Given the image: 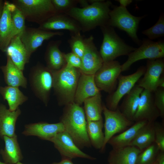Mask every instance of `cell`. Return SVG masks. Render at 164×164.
<instances>
[{
  "instance_id": "obj_1",
  "label": "cell",
  "mask_w": 164,
  "mask_h": 164,
  "mask_svg": "<svg viewBox=\"0 0 164 164\" xmlns=\"http://www.w3.org/2000/svg\"><path fill=\"white\" fill-rule=\"evenodd\" d=\"M90 5L84 8H73L65 14L75 20L80 24L82 31H90L97 26L107 25L110 7L109 0H88Z\"/></svg>"
},
{
  "instance_id": "obj_2",
  "label": "cell",
  "mask_w": 164,
  "mask_h": 164,
  "mask_svg": "<svg viewBox=\"0 0 164 164\" xmlns=\"http://www.w3.org/2000/svg\"><path fill=\"white\" fill-rule=\"evenodd\" d=\"M60 121L80 149L91 146L87 132L86 115L80 105L73 102L65 106Z\"/></svg>"
},
{
  "instance_id": "obj_3",
  "label": "cell",
  "mask_w": 164,
  "mask_h": 164,
  "mask_svg": "<svg viewBox=\"0 0 164 164\" xmlns=\"http://www.w3.org/2000/svg\"><path fill=\"white\" fill-rule=\"evenodd\" d=\"M53 72V88L58 104L65 106L74 102L78 81L81 73L80 70L66 65L60 70Z\"/></svg>"
},
{
  "instance_id": "obj_4",
  "label": "cell",
  "mask_w": 164,
  "mask_h": 164,
  "mask_svg": "<svg viewBox=\"0 0 164 164\" xmlns=\"http://www.w3.org/2000/svg\"><path fill=\"white\" fill-rule=\"evenodd\" d=\"M100 27L103 39L99 52L103 62L115 60L120 56L128 55L136 49L126 43L114 28L108 25Z\"/></svg>"
},
{
  "instance_id": "obj_5",
  "label": "cell",
  "mask_w": 164,
  "mask_h": 164,
  "mask_svg": "<svg viewBox=\"0 0 164 164\" xmlns=\"http://www.w3.org/2000/svg\"><path fill=\"white\" fill-rule=\"evenodd\" d=\"M29 83L36 97L47 106L53 86V71L38 62L30 69Z\"/></svg>"
},
{
  "instance_id": "obj_6",
  "label": "cell",
  "mask_w": 164,
  "mask_h": 164,
  "mask_svg": "<svg viewBox=\"0 0 164 164\" xmlns=\"http://www.w3.org/2000/svg\"><path fill=\"white\" fill-rule=\"evenodd\" d=\"M12 3L21 11L26 20L39 25L56 14L51 0H13Z\"/></svg>"
},
{
  "instance_id": "obj_7",
  "label": "cell",
  "mask_w": 164,
  "mask_h": 164,
  "mask_svg": "<svg viewBox=\"0 0 164 164\" xmlns=\"http://www.w3.org/2000/svg\"><path fill=\"white\" fill-rule=\"evenodd\" d=\"M109 13L107 25L123 31L138 45L142 43L137 35L139 24L145 15L136 16L131 14L126 8L120 6H113Z\"/></svg>"
},
{
  "instance_id": "obj_8",
  "label": "cell",
  "mask_w": 164,
  "mask_h": 164,
  "mask_svg": "<svg viewBox=\"0 0 164 164\" xmlns=\"http://www.w3.org/2000/svg\"><path fill=\"white\" fill-rule=\"evenodd\" d=\"M128 56L127 60L121 65L122 72L128 70L133 63L139 60L163 58L164 57V42L162 40L155 42L145 39L138 48Z\"/></svg>"
},
{
  "instance_id": "obj_9",
  "label": "cell",
  "mask_w": 164,
  "mask_h": 164,
  "mask_svg": "<svg viewBox=\"0 0 164 164\" xmlns=\"http://www.w3.org/2000/svg\"><path fill=\"white\" fill-rule=\"evenodd\" d=\"M103 113L105 121L104 139L101 152L104 151L106 145L109 140L115 134L125 131L134 123L127 119L121 113L118 107L115 111L108 109L105 105H103Z\"/></svg>"
},
{
  "instance_id": "obj_10",
  "label": "cell",
  "mask_w": 164,
  "mask_h": 164,
  "mask_svg": "<svg viewBox=\"0 0 164 164\" xmlns=\"http://www.w3.org/2000/svg\"><path fill=\"white\" fill-rule=\"evenodd\" d=\"M121 72V65L118 61L104 62L94 74L97 86L100 91L111 94L115 90L118 78Z\"/></svg>"
},
{
  "instance_id": "obj_11",
  "label": "cell",
  "mask_w": 164,
  "mask_h": 164,
  "mask_svg": "<svg viewBox=\"0 0 164 164\" xmlns=\"http://www.w3.org/2000/svg\"><path fill=\"white\" fill-rule=\"evenodd\" d=\"M146 67L141 66L132 74L127 75H120L118 79V87L110 94L106 101V107L111 111H115L122 98L128 94L144 74Z\"/></svg>"
},
{
  "instance_id": "obj_12",
  "label": "cell",
  "mask_w": 164,
  "mask_h": 164,
  "mask_svg": "<svg viewBox=\"0 0 164 164\" xmlns=\"http://www.w3.org/2000/svg\"><path fill=\"white\" fill-rule=\"evenodd\" d=\"M50 141L53 143L55 147L60 154L62 159L72 160L73 159L80 158L91 160L96 159L82 152L65 131L59 133Z\"/></svg>"
},
{
  "instance_id": "obj_13",
  "label": "cell",
  "mask_w": 164,
  "mask_h": 164,
  "mask_svg": "<svg viewBox=\"0 0 164 164\" xmlns=\"http://www.w3.org/2000/svg\"><path fill=\"white\" fill-rule=\"evenodd\" d=\"M60 31H48L39 28L26 27L20 35V39L30 55L41 46L44 42L56 36H61Z\"/></svg>"
},
{
  "instance_id": "obj_14",
  "label": "cell",
  "mask_w": 164,
  "mask_h": 164,
  "mask_svg": "<svg viewBox=\"0 0 164 164\" xmlns=\"http://www.w3.org/2000/svg\"><path fill=\"white\" fill-rule=\"evenodd\" d=\"M94 39L92 35L85 38V50L81 58L82 66L80 69L81 73L85 74L94 75L103 63Z\"/></svg>"
},
{
  "instance_id": "obj_15",
  "label": "cell",
  "mask_w": 164,
  "mask_h": 164,
  "mask_svg": "<svg viewBox=\"0 0 164 164\" xmlns=\"http://www.w3.org/2000/svg\"><path fill=\"white\" fill-rule=\"evenodd\" d=\"M143 77L138 86L153 93L158 88V83L164 70V61L162 58L148 60Z\"/></svg>"
},
{
  "instance_id": "obj_16",
  "label": "cell",
  "mask_w": 164,
  "mask_h": 164,
  "mask_svg": "<svg viewBox=\"0 0 164 164\" xmlns=\"http://www.w3.org/2000/svg\"><path fill=\"white\" fill-rule=\"evenodd\" d=\"M22 134L26 136H35L42 140L50 141L59 133L65 131L62 123H56L45 122L30 123L25 125Z\"/></svg>"
},
{
  "instance_id": "obj_17",
  "label": "cell",
  "mask_w": 164,
  "mask_h": 164,
  "mask_svg": "<svg viewBox=\"0 0 164 164\" xmlns=\"http://www.w3.org/2000/svg\"><path fill=\"white\" fill-rule=\"evenodd\" d=\"M39 28L48 31L66 30L70 35L80 33L81 27L73 18L65 13L56 14L39 25Z\"/></svg>"
},
{
  "instance_id": "obj_18",
  "label": "cell",
  "mask_w": 164,
  "mask_h": 164,
  "mask_svg": "<svg viewBox=\"0 0 164 164\" xmlns=\"http://www.w3.org/2000/svg\"><path fill=\"white\" fill-rule=\"evenodd\" d=\"M159 116V112L154 104L152 93L143 89L141 94L133 121L144 120L149 122H154Z\"/></svg>"
},
{
  "instance_id": "obj_19",
  "label": "cell",
  "mask_w": 164,
  "mask_h": 164,
  "mask_svg": "<svg viewBox=\"0 0 164 164\" xmlns=\"http://www.w3.org/2000/svg\"><path fill=\"white\" fill-rule=\"evenodd\" d=\"M5 53L12 62L22 71L25 65L29 62L31 56L22 42L19 35L15 36L11 39Z\"/></svg>"
},
{
  "instance_id": "obj_20",
  "label": "cell",
  "mask_w": 164,
  "mask_h": 164,
  "mask_svg": "<svg viewBox=\"0 0 164 164\" xmlns=\"http://www.w3.org/2000/svg\"><path fill=\"white\" fill-rule=\"evenodd\" d=\"M100 92L95 82L94 75L81 73L78 81L74 102L81 106L85 100Z\"/></svg>"
},
{
  "instance_id": "obj_21",
  "label": "cell",
  "mask_w": 164,
  "mask_h": 164,
  "mask_svg": "<svg viewBox=\"0 0 164 164\" xmlns=\"http://www.w3.org/2000/svg\"><path fill=\"white\" fill-rule=\"evenodd\" d=\"M21 111L19 108L11 111L3 104H0V137L4 136L13 137L16 135L15 125L17 120L21 114Z\"/></svg>"
},
{
  "instance_id": "obj_22",
  "label": "cell",
  "mask_w": 164,
  "mask_h": 164,
  "mask_svg": "<svg viewBox=\"0 0 164 164\" xmlns=\"http://www.w3.org/2000/svg\"><path fill=\"white\" fill-rule=\"evenodd\" d=\"M61 43L60 40L52 41L46 47L44 56L46 66L53 71L60 70L66 64L65 53L59 49Z\"/></svg>"
},
{
  "instance_id": "obj_23",
  "label": "cell",
  "mask_w": 164,
  "mask_h": 164,
  "mask_svg": "<svg viewBox=\"0 0 164 164\" xmlns=\"http://www.w3.org/2000/svg\"><path fill=\"white\" fill-rule=\"evenodd\" d=\"M0 69L8 86L27 88V80L23 71L18 68L8 56H7L6 64L0 66Z\"/></svg>"
},
{
  "instance_id": "obj_24",
  "label": "cell",
  "mask_w": 164,
  "mask_h": 164,
  "mask_svg": "<svg viewBox=\"0 0 164 164\" xmlns=\"http://www.w3.org/2000/svg\"><path fill=\"white\" fill-rule=\"evenodd\" d=\"M133 146L113 149L108 158L109 164H136L137 157L141 152Z\"/></svg>"
},
{
  "instance_id": "obj_25",
  "label": "cell",
  "mask_w": 164,
  "mask_h": 164,
  "mask_svg": "<svg viewBox=\"0 0 164 164\" xmlns=\"http://www.w3.org/2000/svg\"><path fill=\"white\" fill-rule=\"evenodd\" d=\"M9 1H4L3 12L0 19V50L5 53L12 37L13 27Z\"/></svg>"
},
{
  "instance_id": "obj_26",
  "label": "cell",
  "mask_w": 164,
  "mask_h": 164,
  "mask_svg": "<svg viewBox=\"0 0 164 164\" xmlns=\"http://www.w3.org/2000/svg\"><path fill=\"white\" fill-rule=\"evenodd\" d=\"M5 146L0 150V154L4 162L8 164H16L22 161L23 156L18 141L17 136H4Z\"/></svg>"
},
{
  "instance_id": "obj_27",
  "label": "cell",
  "mask_w": 164,
  "mask_h": 164,
  "mask_svg": "<svg viewBox=\"0 0 164 164\" xmlns=\"http://www.w3.org/2000/svg\"><path fill=\"white\" fill-rule=\"evenodd\" d=\"M148 122L140 121L135 122L128 128L121 133L112 137L108 143L111 145L113 149L121 148L130 144L139 130Z\"/></svg>"
},
{
  "instance_id": "obj_28",
  "label": "cell",
  "mask_w": 164,
  "mask_h": 164,
  "mask_svg": "<svg viewBox=\"0 0 164 164\" xmlns=\"http://www.w3.org/2000/svg\"><path fill=\"white\" fill-rule=\"evenodd\" d=\"M143 89L135 85L126 95L120 108V110L128 120L133 121L137 111L141 94Z\"/></svg>"
},
{
  "instance_id": "obj_29",
  "label": "cell",
  "mask_w": 164,
  "mask_h": 164,
  "mask_svg": "<svg viewBox=\"0 0 164 164\" xmlns=\"http://www.w3.org/2000/svg\"><path fill=\"white\" fill-rule=\"evenodd\" d=\"M0 94L3 99L7 101L9 110H16L28 99L19 90V87L9 86H0Z\"/></svg>"
},
{
  "instance_id": "obj_30",
  "label": "cell",
  "mask_w": 164,
  "mask_h": 164,
  "mask_svg": "<svg viewBox=\"0 0 164 164\" xmlns=\"http://www.w3.org/2000/svg\"><path fill=\"white\" fill-rule=\"evenodd\" d=\"M154 122H148L144 126L139 130L129 145L135 146L142 151L154 143Z\"/></svg>"
},
{
  "instance_id": "obj_31",
  "label": "cell",
  "mask_w": 164,
  "mask_h": 164,
  "mask_svg": "<svg viewBox=\"0 0 164 164\" xmlns=\"http://www.w3.org/2000/svg\"><path fill=\"white\" fill-rule=\"evenodd\" d=\"M104 126L103 118L96 121H87V130L91 145L97 149H101L104 136L103 132Z\"/></svg>"
},
{
  "instance_id": "obj_32",
  "label": "cell",
  "mask_w": 164,
  "mask_h": 164,
  "mask_svg": "<svg viewBox=\"0 0 164 164\" xmlns=\"http://www.w3.org/2000/svg\"><path fill=\"white\" fill-rule=\"evenodd\" d=\"M84 109L87 121H96L102 118L103 105L100 92L85 100Z\"/></svg>"
},
{
  "instance_id": "obj_33",
  "label": "cell",
  "mask_w": 164,
  "mask_h": 164,
  "mask_svg": "<svg viewBox=\"0 0 164 164\" xmlns=\"http://www.w3.org/2000/svg\"><path fill=\"white\" fill-rule=\"evenodd\" d=\"M9 6L11 12L13 27L12 37L20 35L26 27L25 25V19L21 11L13 3L9 2Z\"/></svg>"
},
{
  "instance_id": "obj_34",
  "label": "cell",
  "mask_w": 164,
  "mask_h": 164,
  "mask_svg": "<svg viewBox=\"0 0 164 164\" xmlns=\"http://www.w3.org/2000/svg\"><path fill=\"white\" fill-rule=\"evenodd\" d=\"M138 155L136 164H153L157 160L159 150L154 142Z\"/></svg>"
},
{
  "instance_id": "obj_35",
  "label": "cell",
  "mask_w": 164,
  "mask_h": 164,
  "mask_svg": "<svg viewBox=\"0 0 164 164\" xmlns=\"http://www.w3.org/2000/svg\"><path fill=\"white\" fill-rule=\"evenodd\" d=\"M70 36L68 42L71 52L81 59L85 50V38L80 32L70 35Z\"/></svg>"
},
{
  "instance_id": "obj_36",
  "label": "cell",
  "mask_w": 164,
  "mask_h": 164,
  "mask_svg": "<svg viewBox=\"0 0 164 164\" xmlns=\"http://www.w3.org/2000/svg\"><path fill=\"white\" fill-rule=\"evenodd\" d=\"M151 40L163 36H164V15L161 13L156 23L151 27L142 32Z\"/></svg>"
},
{
  "instance_id": "obj_37",
  "label": "cell",
  "mask_w": 164,
  "mask_h": 164,
  "mask_svg": "<svg viewBox=\"0 0 164 164\" xmlns=\"http://www.w3.org/2000/svg\"><path fill=\"white\" fill-rule=\"evenodd\" d=\"M56 14L65 13L76 7L78 0H51Z\"/></svg>"
},
{
  "instance_id": "obj_38",
  "label": "cell",
  "mask_w": 164,
  "mask_h": 164,
  "mask_svg": "<svg viewBox=\"0 0 164 164\" xmlns=\"http://www.w3.org/2000/svg\"><path fill=\"white\" fill-rule=\"evenodd\" d=\"M155 132L154 142L158 146L160 151L164 152V128L160 123L154 122Z\"/></svg>"
},
{
  "instance_id": "obj_39",
  "label": "cell",
  "mask_w": 164,
  "mask_h": 164,
  "mask_svg": "<svg viewBox=\"0 0 164 164\" xmlns=\"http://www.w3.org/2000/svg\"><path fill=\"white\" fill-rule=\"evenodd\" d=\"M164 88H158L154 92V104L158 110L160 116L164 117Z\"/></svg>"
},
{
  "instance_id": "obj_40",
  "label": "cell",
  "mask_w": 164,
  "mask_h": 164,
  "mask_svg": "<svg viewBox=\"0 0 164 164\" xmlns=\"http://www.w3.org/2000/svg\"><path fill=\"white\" fill-rule=\"evenodd\" d=\"M64 57L67 65L80 69L82 66L81 58L72 52L65 53Z\"/></svg>"
},
{
  "instance_id": "obj_41",
  "label": "cell",
  "mask_w": 164,
  "mask_h": 164,
  "mask_svg": "<svg viewBox=\"0 0 164 164\" xmlns=\"http://www.w3.org/2000/svg\"><path fill=\"white\" fill-rule=\"evenodd\" d=\"M157 164H164V152L159 151L157 157Z\"/></svg>"
},
{
  "instance_id": "obj_42",
  "label": "cell",
  "mask_w": 164,
  "mask_h": 164,
  "mask_svg": "<svg viewBox=\"0 0 164 164\" xmlns=\"http://www.w3.org/2000/svg\"><path fill=\"white\" fill-rule=\"evenodd\" d=\"M120 4V6L126 8V7L131 4L132 1V0H116Z\"/></svg>"
},
{
  "instance_id": "obj_43",
  "label": "cell",
  "mask_w": 164,
  "mask_h": 164,
  "mask_svg": "<svg viewBox=\"0 0 164 164\" xmlns=\"http://www.w3.org/2000/svg\"><path fill=\"white\" fill-rule=\"evenodd\" d=\"M50 164H74L72 160L67 159H62L59 162H53Z\"/></svg>"
},
{
  "instance_id": "obj_44",
  "label": "cell",
  "mask_w": 164,
  "mask_h": 164,
  "mask_svg": "<svg viewBox=\"0 0 164 164\" xmlns=\"http://www.w3.org/2000/svg\"><path fill=\"white\" fill-rule=\"evenodd\" d=\"M78 4L81 6V8L85 7L90 5L88 0H78Z\"/></svg>"
},
{
  "instance_id": "obj_45",
  "label": "cell",
  "mask_w": 164,
  "mask_h": 164,
  "mask_svg": "<svg viewBox=\"0 0 164 164\" xmlns=\"http://www.w3.org/2000/svg\"><path fill=\"white\" fill-rule=\"evenodd\" d=\"M158 87L164 88V77L162 76L159 79L158 83Z\"/></svg>"
},
{
  "instance_id": "obj_46",
  "label": "cell",
  "mask_w": 164,
  "mask_h": 164,
  "mask_svg": "<svg viewBox=\"0 0 164 164\" xmlns=\"http://www.w3.org/2000/svg\"><path fill=\"white\" fill-rule=\"evenodd\" d=\"M4 1L0 0V19L2 15L4 6Z\"/></svg>"
},
{
  "instance_id": "obj_47",
  "label": "cell",
  "mask_w": 164,
  "mask_h": 164,
  "mask_svg": "<svg viewBox=\"0 0 164 164\" xmlns=\"http://www.w3.org/2000/svg\"><path fill=\"white\" fill-rule=\"evenodd\" d=\"M0 164H8L4 162H2L0 161Z\"/></svg>"
},
{
  "instance_id": "obj_48",
  "label": "cell",
  "mask_w": 164,
  "mask_h": 164,
  "mask_svg": "<svg viewBox=\"0 0 164 164\" xmlns=\"http://www.w3.org/2000/svg\"><path fill=\"white\" fill-rule=\"evenodd\" d=\"M16 164H24L22 163H21V162H18Z\"/></svg>"
},
{
  "instance_id": "obj_49",
  "label": "cell",
  "mask_w": 164,
  "mask_h": 164,
  "mask_svg": "<svg viewBox=\"0 0 164 164\" xmlns=\"http://www.w3.org/2000/svg\"><path fill=\"white\" fill-rule=\"evenodd\" d=\"M153 164H157V160Z\"/></svg>"
},
{
  "instance_id": "obj_50",
  "label": "cell",
  "mask_w": 164,
  "mask_h": 164,
  "mask_svg": "<svg viewBox=\"0 0 164 164\" xmlns=\"http://www.w3.org/2000/svg\"></svg>"
}]
</instances>
